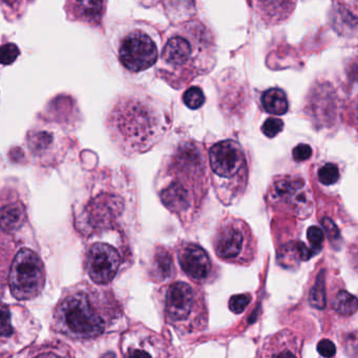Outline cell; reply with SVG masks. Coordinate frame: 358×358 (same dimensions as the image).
Instances as JSON below:
<instances>
[{
	"mask_svg": "<svg viewBox=\"0 0 358 358\" xmlns=\"http://www.w3.org/2000/svg\"><path fill=\"white\" fill-rule=\"evenodd\" d=\"M210 178L208 152L197 141H181L162 162L155 183L157 195L183 227H191L201 213Z\"/></svg>",
	"mask_w": 358,
	"mask_h": 358,
	"instance_id": "cell-1",
	"label": "cell"
},
{
	"mask_svg": "<svg viewBox=\"0 0 358 358\" xmlns=\"http://www.w3.org/2000/svg\"><path fill=\"white\" fill-rule=\"evenodd\" d=\"M80 216L84 235L115 234L126 250L138 223L140 197L136 179L125 168H108L96 178Z\"/></svg>",
	"mask_w": 358,
	"mask_h": 358,
	"instance_id": "cell-2",
	"label": "cell"
},
{
	"mask_svg": "<svg viewBox=\"0 0 358 358\" xmlns=\"http://www.w3.org/2000/svg\"><path fill=\"white\" fill-rule=\"evenodd\" d=\"M124 308L113 290L80 283L65 290L52 315L57 334L73 341H92L117 331Z\"/></svg>",
	"mask_w": 358,
	"mask_h": 358,
	"instance_id": "cell-3",
	"label": "cell"
},
{
	"mask_svg": "<svg viewBox=\"0 0 358 358\" xmlns=\"http://www.w3.org/2000/svg\"><path fill=\"white\" fill-rule=\"evenodd\" d=\"M172 125L169 107L150 96H120L107 113V132L113 146L126 157L152 150L165 138Z\"/></svg>",
	"mask_w": 358,
	"mask_h": 358,
	"instance_id": "cell-4",
	"label": "cell"
},
{
	"mask_svg": "<svg viewBox=\"0 0 358 358\" xmlns=\"http://www.w3.org/2000/svg\"><path fill=\"white\" fill-rule=\"evenodd\" d=\"M214 46L208 31L198 22L187 23L172 33L162 52V79L176 90L206 75L214 67Z\"/></svg>",
	"mask_w": 358,
	"mask_h": 358,
	"instance_id": "cell-5",
	"label": "cell"
},
{
	"mask_svg": "<svg viewBox=\"0 0 358 358\" xmlns=\"http://www.w3.org/2000/svg\"><path fill=\"white\" fill-rule=\"evenodd\" d=\"M166 323L180 338L201 334L208 329V309L201 288L187 282L176 281L163 286L157 292Z\"/></svg>",
	"mask_w": 358,
	"mask_h": 358,
	"instance_id": "cell-6",
	"label": "cell"
},
{
	"mask_svg": "<svg viewBox=\"0 0 358 358\" xmlns=\"http://www.w3.org/2000/svg\"><path fill=\"white\" fill-rule=\"evenodd\" d=\"M210 176L219 201L225 206L237 203L248 189L250 164L240 143L221 141L208 151Z\"/></svg>",
	"mask_w": 358,
	"mask_h": 358,
	"instance_id": "cell-7",
	"label": "cell"
},
{
	"mask_svg": "<svg viewBox=\"0 0 358 358\" xmlns=\"http://www.w3.org/2000/svg\"><path fill=\"white\" fill-rule=\"evenodd\" d=\"M212 243L220 260L239 266H250L258 252L256 237L248 223L231 215L217 225Z\"/></svg>",
	"mask_w": 358,
	"mask_h": 358,
	"instance_id": "cell-8",
	"label": "cell"
},
{
	"mask_svg": "<svg viewBox=\"0 0 358 358\" xmlns=\"http://www.w3.org/2000/svg\"><path fill=\"white\" fill-rule=\"evenodd\" d=\"M120 353L122 358H182L180 350L169 340L142 324L123 332Z\"/></svg>",
	"mask_w": 358,
	"mask_h": 358,
	"instance_id": "cell-9",
	"label": "cell"
},
{
	"mask_svg": "<svg viewBox=\"0 0 358 358\" xmlns=\"http://www.w3.org/2000/svg\"><path fill=\"white\" fill-rule=\"evenodd\" d=\"M45 283V271L41 259L29 248H22L10 267V292L17 300L29 301L39 296Z\"/></svg>",
	"mask_w": 358,
	"mask_h": 358,
	"instance_id": "cell-10",
	"label": "cell"
},
{
	"mask_svg": "<svg viewBox=\"0 0 358 358\" xmlns=\"http://www.w3.org/2000/svg\"><path fill=\"white\" fill-rule=\"evenodd\" d=\"M128 256L117 245L109 242H94L86 250L84 268L94 283L109 285L121 273Z\"/></svg>",
	"mask_w": 358,
	"mask_h": 358,
	"instance_id": "cell-11",
	"label": "cell"
},
{
	"mask_svg": "<svg viewBox=\"0 0 358 358\" xmlns=\"http://www.w3.org/2000/svg\"><path fill=\"white\" fill-rule=\"evenodd\" d=\"M268 198L273 204H281L290 208L298 216L311 214L313 202L310 192L302 178L294 176H280L273 179L268 189Z\"/></svg>",
	"mask_w": 358,
	"mask_h": 358,
	"instance_id": "cell-12",
	"label": "cell"
},
{
	"mask_svg": "<svg viewBox=\"0 0 358 358\" xmlns=\"http://www.w3.org/2000/svg\"><path fill=\"white\" fill-rule=\"evenodd\" d=\"M176 250L181 271L193 283L204 285L217 279L218 268L208 252L199 244L181 241Z\"/></svg>",
	"mask_w": 358,
	"mask_h": 358,
	"instance_id": "cell-13",
	"label": "cell"
},
{
	"mask_svg": "<svg viewBox=\"0 0 358 358\" xmlns=\"http://www.w3.org/2000/svg\"><path fill=\"white\" fill-rule=\"evenodd\" d=\"M157 48L155 41L142 31H132L126 36L120 45L121 64L131 73L146 71L157 61Z\"/></svg>",
	"mask_w": 358,
	"mask_h": 358,
	"instance_id": "cell-14",
	"label": "cell"
},
{
	"mask_svg": "<svg viewBox=\"0 0 358 358\" xmlns=\"http://www.w3.org/2000/svg\"><path fill=\"white\" fill-rule=\"evenodd\" d=\"M259 358H300L296 338L288 331L269 336L261 346Z\"/></svg>",
	"mask_w": 358,
	"mask_h": 358,
	"instance_id": "cell-15",
	"label": "cell"
},
{
	"mask_svg": "<svg viewBox=\"0 0 358 358\" xmlns=\"http://www.w3.org/2000/svg\"><path fill=\"white\" fill-rule=\"evenodd\" d=\"M256 8L263 20L269 24H277L292 15L296 0H255Z\"/></svg>",
	"mask_w": 358,
	"mask_h": 358,
	"instance_id": "cell-16",
	"label": "cell"
},
{
	"mask_svg": "<svg viewBox=\"0 0 358 358\" xmlns=\"http://www.w3.org/2000/svg\"><path fill=\"white\" fill-rule=\"evenodd\" d=\"M71 14L84 22L99 24L104 13V0H69Z\"/></svg>",
	"mask_w": 358,
	"mask_h": 358,
	"instance_id": "cell-17",
	"label": "cell"
},
{
	"mask_svg": "<svg viewBox=\"0 0 358 358\" xmlns=\"http://www.w3.org/2000/svg\"><path fill=\"white\" fill-rule=\"evenodd\" d=\"M152 273L155 282H164L176 275L172 255L163 246L155 248L152 261Z\"/></svg>",
	"mask_w": 358,
	"mask_h": 358,
	"instance_id": "cell-18",
	"label": "cell"
},
{
	"mask_svg": "<svg viewBox=\"0 0 358 358\" xmlns=\"http://www.w3.org/2000/svg\"><path fill=\"white\" fill-rule=\"evenodd\" d=\"M25 210L21 203L6 204L0 208V229L12 233L22 227Z\"/></svg>",
	"mask_w": 358,
	"mask_h": 358,
	"instance_id": "cell-19",
	"label": "cell"
},
{
	"mask_svg": "<svg viewBox=\"0 0 358 358\" xmlns=\"http://www.w3.org/2000/svg\"><path fill=\"white\" fill-rule=\"evenodd\" d=\"M263 108L271 115H283L288 111V100L285 92L280 88H271L263 94Z\"/></svg>",
	"mask_w": 358,
	"mask_h": 358,
	"instance_id": "cell-20",
	"label": "cell"
},
{
	"mask_svg": "<svg viewBox=\"0 0 358 358\" xmlns=\"http://www.w3.org/2000/svg\"><path fill=\"white\" fill-rule=\"evenodd\" d=\"M10 307L0 304V343H8L16 336V324Z\"/></svg>",
	"mask_w": 358,
	"mask_h": 358,
	"instance_id": "cell-21",
	"label": "cell"
},
{
	"mask_svg": "<svg viewBox=\"0 0 358 358\" xmlns=\"http://www.w3.org/2000/svg\"><path fill=\"white\" fill-rule=\"evenodd\" d=\"M334 310L342 315H352L358 310V299L353 294L341 290L334 302Z\"/></svg>",
	"mask_w": 358,
	"mask_h": 358,
	"instance_id": "cell-22",
	"label": "cell"
},
{
	"mask_svg": "<svg viewBox=\"0 0 358 358\" xmlns=\"http://www.w3.org/2000/svg\"><path fill=\"white\" fill-rule=\"evenodd\" d=\"M309 303L315 308L323 310L326 306L325 282H324V273L322 271L317 277L315 286L311 288L309 294Z\"/></svg>",
	"mask_w": 358,
	"mask_h": 358,
	"instance_id": "cell-23",
	"label": "cell"
},
{
	"mask_svg": "<svg viewBox=\"0 0 358 358\" xmlns=\"http://www.w3.org/2000/svg\"><path fill=\"white\" fill-rule=\"evenodd\" d=\"M31 358H75L73 350L65 345H52L42 347L39 351H36Z\"/></svg>",
	"mask_w": 358,
	"mask_h": 358,
	"instance_id": "cell-24",
	"label": "cell"
},
{
	"mask_svg": "<svg viewBox=\"0 0 358 358\" xmlns=\"http://www.w3.org/2000/svg\"><path fill=\"white\" fill-rule=\"evenodd\" d=\"M204 102H206V96H204L203 92L201 88L196 87V86L187 88L183 94V103L185 106L193 109V110L203 106Z\"/></svg>",
	"mask_w": 358,
	"mask_h": 358,
	"instance_id": "cell-25",
	"label": "cell"
},
{
	"mask_svg": "<svg viewBox=\"0 0 358 358\" xmlns=\"http://www.w3.org/2000/svg\"><path fill=\"white\" fill-rule=\"evenodd\" d=\"M252 302V294H235L229 301V310L236 315H241L248 308V305Z\"/></svg>",
	"mask_w": 358,
	"mask_h": 358,
	"instance_id": "cell-26",
	"label": "cell"
},
{
	"mask_svg": "<svg viewBox=\"0 0 358 358\" xmlns=\"http://www.w3.org/2000/svg\"><path fill=\"white\" fill-rule=\"evenodd\" d=\"M338 178H340V170L334 164H327L320 169L319 180L323 185H334L338 180Z\"/></svg>",
	"mask_w": 358,
	"mask_h": 358,
	"instance_id": "cell-27",
	"label": "cell"
},
{
	"mask_svg": "<svg viewBox=\"0 0 358 358\" xmlns=\"http://www.w3.org/2000/svg\"><path fill=\"white\" fill-rule=\"evenodd\" d=\"M19 54V48L15 44H3L0 46V64H12L18 58Z\"/></svg>",
	"mask_w": 358,
	"mask_h": 358,
	"instance_id": "cell-28",
	"label": "cell"
},
{
	"mask_svg": "<svg viewBox=\"0 0 358 358\" xmlns=\"http://www.w3.org/2000/svg\"><path fill=\"white\" fill-rule=\"evenodd\" d=\"M284 128V123L282 120L275 117H269L265 121L262 126V132L267 138H275Z\"/></svg>",
	"mask_w": 358,
	"mask_h": 358,
	"instance_id": "cell-29",
	"label": "cell"
},
{
	"mask_svg": "<svg viewBox=\"0 0 358 358\" xmlns=\"http://www.w3.org/2000/svg\"><path fill=\"white\" fill-rule=\"evenodd\" d=\"M307 237H308L309 242L311 243V248L319 252L321 250L322 245H323L324 238H325L323 229L319 227H309L308 231H307Z\"/></svg>",
	"mask_w": 358,
	"mask_h": 358,
	"instance_id": "cell-30",
	"label": "cell"
},
{
	"mask_svg": "<svg viewBox=\"0 0 358 358\" xmlns=\"http://www.w3.org/2000/svg\"><path fill=\"white\" fill-rule=\"evenodd\" d=\"M311 155H313V149L309 145L306 144L298 145L292 151V155H294V159L296 162L307 161V159H310Z\"/></svg>",
	"mask_w": 358,
	"mask_h": 358,
	"instance_id": "cell-31",
	"label": "cell"
},
{
	"mask_svg": "<svg viewBox=\"0 0 358 358\" xmlns=\"http://www.w3.org/2000/svg\"><path fill=\"white\" fill-rule=\"evenodd\" d=\"M322 224H323L324 229L326 231V235L329 238L330 241L334 242L336 240L341 239L340 231H338V227H336V223L329 218H324L323 221H322Z\"/></svg>",
	"mask_w": 358,
	"mask_h": 358,
	"instance_id": "cell-32",
	"label": "cell"
},
{
	"mask_svg": "<svg viewBox=\"0 0 358 358\" xmlns=\"http://www.w3.org/2000/svg\"><path fill=\"white\" fill-rule=\"evenodd\" d=\"M317 351L325 358H332L336 355V347L330 340H322L317 345Z\"/></svg>",
	"mask_w": 358,
	"mask_h": 358,
	"instance_id": "cell-33",
	"label": "cell"
},
{
	"mask_svg": "<svg viewBox=\"0 0 358 358\" xmlns=\"http://www.w3.org/2000/svg\"><path fill=\"white\" fill-rule=\"evenodd\" d=\"M0 358H2V357H0Z\"/></svg>",
	"mask_w": 358,
	"mask_h": 358,
	"instance_id": "cell-34",
	"label": "cell"
}]
</instances>
